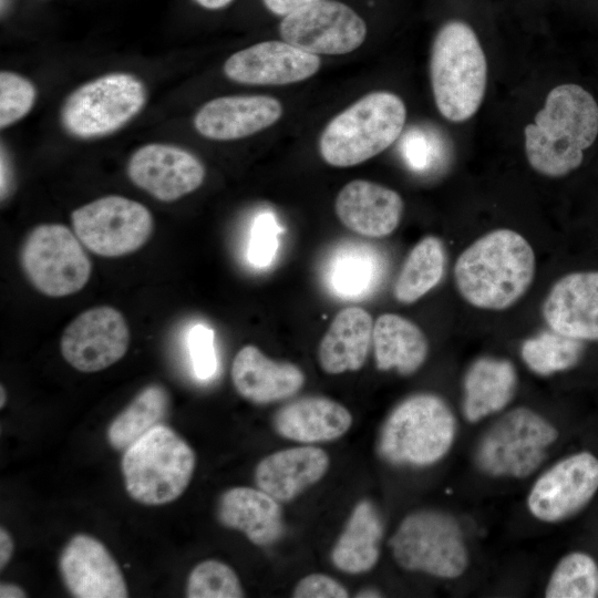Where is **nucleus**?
Masks as SVG:
<instances>
[{
    "label": "nucleus",
    "mask_w": 598,
    "mask_h": 598,
    "mask_svg": "<svg viewBox=\"0 0 598 598\" xmlns=\"http://www.w3.org/2000/svg\"><path fill=\"white\" fill-rule=\"evenodd\" d=\"M525 153L530 167L547 177L577 169L584 152L598 136V104L582 86L565 83L551 89L534 123L525 126Z\"/></svg>",
    "instance_id": "f257e3e1"
},
{
    "label": "nucleus",
    "mask_w": 598,
    "mask_h": 598,
    "mask_svg": "<svg viewBox=\"0 0 598 598\" xmlns=\"http://www.w3.org/2000/svg\"><path fill=\"white\" fill-rule=\"evenodd\" d=\"M533 247L515 230H492L457 257L454 280L462 298L473 307L504 310L517 302L535 276Z\"/></svg>",
    "instance_id": "f03ea898"
},
{
    "label": "nucleus",
    "mask_w": 598,
    "mask_h": 598,
    "mask_svg": "<svg viewBox=\"0 0 598 598\" xmlns=\"http://www.w3.org/2000/svg\"><path fill=\"white\" fill-rule=\"evenodd\" d=\"M434 102L447 121L470 120L480 109L487 86V62L473 28L448 20L437 30L430 54Z\"/></svg>",
    "instance_id": "7ed1b4c3"
},
{
    "label": "nucleus",
    "mask_w": 598,
    "mask_h": 598,
    "mask_svg": "<svg viewBox=\"0 0 598 598\" xmlns=\"http://www.w3.org/2000/svg\"><path fill=\"white\" fill-rule=\"evenodd\" d=\"M405 121L406 107L398 94L370 92L326 125L319 137L320 156L333 167L364 163L402 135Z\"/></svg>",
    "instance_id": "20e7f679"
},
{
    "label": "nucleus",
    "mask_w": 598,
    "mask_h": 598,
    "mask_svg": "<svg viewBox=\"0 0 598 598\" xmlns=\"http://www.w3.org/2000/svg\"><path fill=\"white\" fill-rule=\"evenodd\" d=\"M456 420L439 395L412 394L389 413L379 431L377 454L396 466H429L443 458L453 445Z\"/></svg>",
    "instance_id": "39448f33"
},
{
    "label": "nucleus",
    "mask_w": 598,
    "mask_h": 598,
    "mask_svg": "<svg viewBox=\"0 0 598 598\" xmlns=\"http://www.w3.org/2000/svg\"><path fill=\"white\" fill-rule=\"evenodd\" d=\"M195 465L192 446L175 430L161 424L123 452L121 471L132 499L159 506L182 496Z\"/></svg>",
    "instance_id": "423d86ee"
},
{
    "label": "nucleus",
    "mask_w": 598,
    "mask_h": 598,
    "mask_svg": "<svg viewBox=\"0 0 598 598\" xmlns=\"http://www.w3.org/2000/svg\"><path fill=\"white\" fill-rule=\"evenodd\" d=\"M146 100V87L138 78L125 72L107 73L68 95L61 107V124L76 138L103 137L132 121Z\"/></svg>",
    "instance_id": "0eeeda50"
},
{
    "label": "nucleus",
    "mask_w": 598,
    "mask_h": 598,
    "mask_svg": "<svg viewBox=\"0 0 598 598\" xmlns=\"http://www.w3.org/2000/svg\"><path fill=\"white\" fill-rule=\"evenodd\" d=\"M396 564L441 578L461 576L468 561L457 520L450 514L421 509L404 517L389 540Z\"/></svg>",
    "instance_id": "6e6552de"
},
{
    "label": "nucleus",
    "mask_w": 598,
    "mask_h": 598,
    "mask_svg": "<svg viewBox=\"0 0 598 598\" xmlns=\"http://www.w3.org/2000/svg\"><path fill=\"white\" fill-rule=\"evenodd\" d=\"M557 430L542 415L516 408L502 415L481 439L475 461L492 476L523 478L544 462Z\"/></svg>",
    "instance_id": "1a4fd4ad"
},
{
    "label": "nucleus",
    "mask_w": 598,
    "mask_h": 598,
    "mask_svg": "<svg viewBox=\"0 0 598 598\" xmlns=\"http://www.w3.org/2000/svg\"><path fill=\"white\" fill-rule=\"evenodd\" d=\"M20 264L38 291L55 298L80 291L92 274L83 244L61 224L34 227L21 245Z\"/></svg>",
    "instance_id": "9d476101"
},
{
    "label": "nucleus",
    "mask_w": 598,
    "mask_h": 598,
    "mask_svg": "<svg viewBox=\"0 0 598 598\" xmlns=\"http://www.w3.org/2000/svg\"><path fill=\"white\" fill-rule=\"evenodd\" d=\"M81 243L102 257H121L142 248L154 229V218L143 204L118 195L92 200L71 214Z\"/></svg>",
    "instance_id": "9b49d317"
},
{
    "label": "nucleus",
    "mask_w": 598,
    "mask_h": 598,
    "mask_svg": "<svg viewBox=\"0 0 598 598\" xmlns=\"http://www.w3.org/2000/svg\"><path fill=\"white\" fill-rule=\"evenodd\" d=\"M368 27L357 11L337 0H320L285 17L281 39L303 51L320 55L353 52L367 38Z\"/></svg>",
    "instance_id": "f8f14e48"
},
{
    "label": "nucleus",
    "mask_w": 598,
    "mask_h": 598,
    "mask_svg": "<svg viewBox=\"0 0 598 598\" xmlns=\"http://www.w3.org/2000/svg\"><path fill=\"white\" fill-rule=\"evenodd\" d=\"M130 347V329L114 307H92L64 329L60 350L64 360L85 373L104 370L120 361Z\"/></svg>",
    "instance_id": "ddd939ff"
},
{
    "label": "nucleus",
    "mask_w": 598,
    "mask_h": 598,
    "mask_svg": "<svg viewBox=\"0 0 598 598\" xmlns=\"http://www.w3.org/2000/svg\"><path fill=\"white\" fill-rule=\"evenodd\" d=\"M597 489L598 458L588 452L571 454L537 478L527 507L543 522H559L582 509Z\"/></svg>",
    "instance_id": "4468645a"
},
{
    "label": "nucleus",
    "mask_w": 598,
    "mask_h": 598,
    "mask_svg": "<svg viewBox=\"0 0 598 598\" xmlns=\"http://www.w3.org/2000/svg\"><path fill=\"white\" fill-rule=\"evenodd\" d=\"M131 182L161 202L177 200L202 186L206 168L189 151L164 143L137 148L126 167Z\"/></svg>",
    "instance_id": "2eb2a0df"
},
{
    "label": "nucleus",
    "mask_w": 598,
    "mask_h": 598,
    "mask_svg": "<svg viewBox=\"0 0 598 598\" xmlns=\"http://www.w3.org/2000/svg\"><path fill=\"white\" fill-rule=\"evenodd\" d=\"M320 66L319 55L283 40H268L233 53L223 71L227 79L240 84L287 85L310 79Z\"/></svg>",
    "instance_id": "dca6fc26"
},
{
    "label": "nucleus",
    "mask_w": 598,
    "mask_h": 598,
    "mask_svg": "<svg viewBox=\"0 0 598 598\" xmlns=\"http://www.w3.org/2000/svg\"><path fill=\"white\" fill-rule=\"evenodd\" d=\"M59 571L76 598H126L124 575L105 545L87 534L74 535L59 557Z\"/></svg>",
    "instance_id": "f3484780"
},
{
    "label": "nucleus",
    "mask_w": 598,
    "mask_h": 598,
    "mask_svg": "<svg viewBox=\"0 0 598 598\" xmlns=\"http://www.w3.org/2000/svg\"><path fill=\"white\" fill-rule=\"evenodd\" d=\"M281 102L268 95H226L202 105L193 118L198 134L212 141H236L261 132L282 116Z\"/></svg>",
    "instance_id": "a211bd4d"
},
{
    "label": "nucleus",
    "mask_w": 598,
    "mask_h": 598,
    "mask_svg": "<svg viewBox=\"0 0 598 598\" xmlns=\"http://www.w3.org/2000/svg\"><path fill=\"white\" fill-rule=\"evenodd\" d=\"M550 329L580 341H598V271L563 276L542 306Z\"/></svg>",
    "instance_id": "6ab92c4d"
},
{
    "label": "nucleus",
    "mask_w": 598,
    "mask_h": 598,
    "mask_svg": "<svg viewBox=\"0 0 598 598\" xmlns=\"http://www.w3.org/2000/svg\"><path fill=\"white\" fill-rule=\"evenodd\" d=\"M403 209L398 192L365 179L346 184L334 200L339 220L355 234L370 238L391 235L400 224Z\"/></svg>",
    "instance_id": "aec40b11"
},
{
    "label": "nucleus",
    "mask_w": 598,
    "mask_h": 598,
    "mask_svg": "<svg viewBox=\"0 0 598 598\" xmlns=\"http://www.w3.org/2000/svg\"><path fill=\"white\" fill-rule=\"evenodd\" d=\"M230 374L237 393L255 404L289 399L299 392L306 381L298 365L269 359L252 344L237 352Z\"/></svg>",
    "instance_id": "412c9836"
},
{
    "label": "nucleus",
    "mask_w": 598,
    "mask_h": 598,
    "mask_svg": "<svg viewBox=\"0 0 598 598\" xmlns=\"http://www.w3.org/2000/svg\"><path fill=\"white\" fill-rule=\"evenodd\" d=\"M330 460L326 451L312 445L295 446L271 453L256 465L258 488L280 503L295 499L327 473Z\"/></svg>",
    "instance_id": "4be33fe9"
},
{
    "label": "nucleus",
    "mask_w": 598,
    "mask_h": 598,
    "mask_svg": "<svg viewBox=\"0 0 598 598\" xmlns=\"http://www.w3.org/2000/svg\"><path fill=\"white\" fill-rule=\"evenodd\" d=\"M280 504L258 487L237 486L219 496L216 517L221 526L241 532L256 546L267 547L285 532Z\"/></svg>",
    "instance_id": "5701e85b"
},
{
    "label": "nucleus",
    "mask_w": 598,
    "mask_h": 598,
    "mask_svg": "<svg viewBox=\"0 0 598 598\" xmlns=\"http://www.w3.org/2000/svg\"><path fill=\"white\" fill-rule=\"evenodd\" d=\"M352 425L349 410L324 396H303L290 401L272 416L278 435L295 442H330L346 434Z\"/></svg>",
    "instance_id": "b1692460"
},
{
    "label": "nucleus",
    "mask_w": 598,
    "mask_h": 598,
    "mask_svg": "<svg viewBox=\"0 0 598 598\" xmlns=\"http://www.w3.org/2000/svg\"><path fill=\"white\" fill-rule=\"evenodd\" d=\"M373 319L363 308L340 310L318 347L320 368L328 374L360 370L372 344Z\"/></svg>",
    "instance_id": "393cba45"
},
{
    "label": "nucleus",
    "mask_w": 598,
    "mask_h": 598,
    "mask_svg": "<svg viewBox=\"0 0 598 598\" xmlns=\"http://www.w3.org/2000/svg\"><path fill=\"white\" fill-rule=\"evenodd\" d=\"M383 530L377 506L368 498L359 501L332 547L331 563L350 575L371 570L379 561Z\"/></svg>",
    "instance_id": "a878e982"
},
{
    "label": "nucleus",
    "mask_w": 598,
    "mask_h": 598,
    "mask_svg": "<svg viewBox=\"0 0 598 598\" xmlns=\"http://www.w3.org/2000/svg\"><path fill=\"white\" fill-rule=\"evenodd\" d=\"M517 386L514 364L506 359L482 357L467 369L463 389V412L467 421L477 422L503 410Z\"/></svg>",
    "instance_id": "bb28decb"
},
{
    "label": "nucleus",
    "mask_w": 598,
    "mask_h": 598,
    "mask_svg": "<svg viewBox=\"0 0 598 598\" xmlns=\"http://www.w3.org/2000/svg\"><path fill=\"white\" fill-rule=\"evenodd\" d=\"M372 346L377 369H395L402 375L416 372L429 353L427 339L419 326L395 313H383L377 318Z\"/></svg>",
    "instance_id": "cd10ccee"
},
{
    "label": "nucleus",
    "mask_w": 598,
    "mask_h": 598,
    "mask_svg": "<svg viewBox=\"0 0 598 598\" xmlns=\"http://www.w3.org/2000/svg\"><path fill=\"white\" fill-rule=\"evenodd\" d=\"M384 274L381 255L370 245L346 244L331 256L327 267V282L332 291L343 298L370 295Z\"/></svg>",
    "instance_id": "c85d7f7f"
},
{
    "label": "nucleus",
    "mask_w": 598,
    "mask_h": 598,
    "mask_svg": "<svg viewBox=\"0 0 598 598\" xmlns=\"http://www.w3.org/2000/svg\"><path fill=\"white\" fill-rule=\"evenodd\" d=\"M171 411V395L159 383L144 386L111 421L106 439L118 452H124L154 427L164 424Z\"/></svg>",
    "instance_id": "c756f323"
},
{
    "label": "nucleus",
    "mask_w": 598,
    "mask_h": 598,
    "mask_svg": "<svg viewBox=\"0 0 598 598\" xmlns=\"http://www.w3.org/2000/svg\"><path fill=\"white\" fill-rule=\"evenodd\" d=\"M445 249L435 236L422 238L411 249L393 287L396 301L413 303L432 290L442 279Z\"/></svg>",
    "instance_id": "7c9ffc66"
},
{
    "label": "nucleus",
    "mask_w": 598,
    "mask_h": 598,
    "mask_svg": "<svg viewBox=\"0 0 598 598\" xmlns=\"http://www.w3.org/2000/svg\"><path fill=\"white\" fill-rule=\"evenodd\" d=\"M584 341L549 328L525 340L520 355L525 364L539 375H550L575 367L584 354Z\"/></svg>",
    "instance_id": "2f4dec72"
},
{
    "label": "nucleus",
    "mask_w": 598,
    "mask_h": 598,
    "mask_svg": "<svg viewBox=\"0 0 598 598\" xmlns=\"http://www.w3.org/2000/svg\"><path fill=\"white\" fill-rule=\"evenodd\" d=\"M598 592V567L592 557L575 551L566 555L548 580L547 598H592Z\"/></svg>",
    "instance_id": "473e14b6"
},
{
    "label": "nucleus",
    "mask_w": 598,
    "mask_h": 598,
    "mask_svg": "<svg viewBox=\"0 0 598 598\" xmlns=\"http://www.w3.org/2000/svg\"><path fill=\"white\" fill-rule=\"evenodd\" d=\"M241 582L231 567L216 559L197 564L190 571L186 597L188 598H241Z\"/></svg>",
    "instance_id": "72a5a7b5"
},
{
    "label": "nucleus",
    "mask_w": 598,
    "mask_h": 598,
    "mask_svg": "<svg viewBox=\"0 0 598 598\" xmlns=\"http://www.w3.org/2000/svg\"><path fill=\"white\" fill-rule=\"evenodd\" d=\"M401 152L411 169L426 172L448 157V145L441 134L416 127L403 136Z\"/></svg>",
    "instance_id": "f704fd0d"
},
{
    "label": "nucleus",
    "mask_w": 598,
    "mask_h": 598,
    "mask_svg": "<svg viewBox=\"0 0 598 598\" xmlns=\"http://www.w3.org/2000/svg\"><path fill=\"white\" fill-rule=\"evenodd\" d=\"M37 96L33 83L11 71L0 73V127L6 128L32 109Z\"/></svg>",
    "instance_id": "c9c22d12"
},
{
    "label": "nucleus",
    "mask_w": 598,
    "mask_h": 598,
    "mask_svg": "<svg viewBox=\"0 0 598 598\" xmlns=\"http://www.w3.org/2000/svg\"><path fill=\"white\" fill-rule=\"evenodd\" d=\"M279 231L276 219L270 213L257 216L248 245V259L252 265L264 267L272 261L278 248Z\"/></svg>",
    "instance_id": "e433bc0d"
},
{
    "label": "nucleus",
    "mask_w": 598,
    "mask_h": 598,
    "mask_svg": "<svg viewBox=\"0 0 598 598\" xmlns=\"http://www.w3.org/2000/svg\"><path fill=\"white\" fill-rule=\"evenodd\" d=\"M189 353L195 374L206 380L217 369L214 347V331L204 324H196L189 333Z\"/></svg>",
    "instance_id": "4c0bfd02"
},
{
    "label": "nucleus",
    "mask_w": 598,
    "mask_h": 598,
    "mask_svg": "<svg viewBox=\"0 0 598 598\" xmlns=\"http://www.w3.org/2000/svg\"><path fill=\"white\" fill-rule=\"evenodd\" d=\"M293 598H347V588L332 577L323 574H310L298 581Z\"/></svg>",
    "instance_id": "58836bf2"
},
{
    "label": "nucleus",
    "mask_w": 598,
    "mask_h": 598,
    "mask_svg": "<svg viewBox=\"0 0 598 598\" xmlns=\"http://www.w3.org/2000/svg\"><path fill=\"white\" fill-rule=\"evenodd\" d=\"M265 8L275 16L285 17L305 6L320 0H261Z\"/></svg>",
    "instance_id": "ea45409f"
},
{
    "label": "nucleus",
    "mask_w": 598,
    "mask_h": 598,
    "mask_svg": "<svg viewBox=\"0 0 598 598\" xmlns=\"http://www.w3.org/2000/svg\"><path fill=\"white\" fill-rule=\"evenodd\" d=\"M14 550V543L13 538L11 537L10 533L1 526L0 528V569L3 570V568L8 565L10 561Z\"/></svg>",
    "instance_id": "a19ab883"
},
{
    "label": "nucleus",
    "mask_w": 598,
    "mask_h": 598,
    "mask_svg": "<svg viewBox=\"0 0 598 598\" xmlns=\"http://www.w3.org/2000/svg\"><path fill=\"white\" fill-rule=\"evenodd\" d=\"M1 598H24L28 597L25 590L16 584L2 582L0 586Z\"/></svg>",
    "instance_id": "79ce46f5"
},
{
    "label": "nucleus",
    "mask_w": 598,
    "mask_h": 598,
    "mask_svg": "<svg viewBox=\"0 0 598 598\" xmlns=\"http://www.w3.org/2000/svg\"><path fill=\"white\" fill-rule=\"evenodd\" d=\"M9 165L7 156L3 154V151H1V197L3 198L4 195L8 194L9 189Z\"/></svg>",
    "instance_id": "37998d69"
},
{
    "label": "nucleus",
    "mask_w": 598,
    "mask_h": 598,
    "mask_svg": "<svg viewBox=\"0 0 598 598\" xmlns=\"http://www.w3.org/2000/svg\"><path fill=\"white\" fill-rule=\"evenodd\" d=\"M194 1L204 9L219 10L230 4L234 0H194Z\"/></svg>",
    "instance_id": "c03bdc74"
},
{
    "label": "nucleus",
    "mask_w": 598,
    "mask_h": 598,
    "mask_svg": "<svg viewBox=\"0 0 598 598\" xmlns=\"http://www.w3.org/2000/svg\"><path fill=\"white\" fill-rule=\"evenodd\" d=\"M382 596L383 595L378 589L364 588V589L358 591L354 597H358V598H377V597H382Z\"/></svg>",
    "instance_id": "a18cd8bd"
},
{
    "label": "nucleus",
    "mask_w": 598,
    "mask_h": 598,
    "mask_svg": "<svg viewBox=\"0 0 598 598\" xmlns=\"http://www.w3.org/2000/svg\"><path fill=\"white\" fill-rule=\"evenodd\" d=\"M0 392H1L0 408L3 409V406L6 405V402H7V393H6V389L3 388L2 384H1Z\"/></svg>",
    "instance_id": "49530a36"
}]
</instances>
